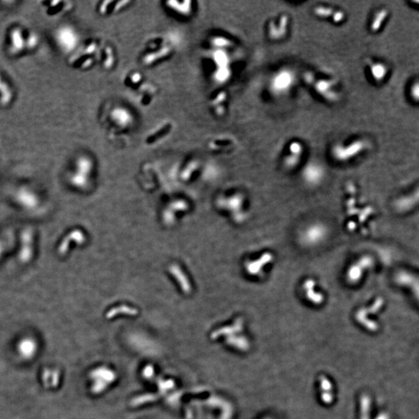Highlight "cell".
I'll list each match as a JSON object with an SVG mask.
<instances>
[{
	"label": "cell",
	"instance_id": "15",
	"mask_svg": "<svg viewBox=\"0 0 419 419\" xmlns=\"http://www.w3.org/2000/svg\"><path fill=\"white\" fill-rule=\"evenodd\" d=\"M316 282L315 279H306L302 284V290L306 299L315 305H320L324 301V296L323 294L315 291Z\"/></svg>",
	"mask_w": 419,
	"mask_h": 419
},
{
	"label": "cell",
	"instance_id": "2",
	"mask_svg": "<svg viewBox=\"0 0 419 419\" xmlns=\"http://www.w3.org/2000/svg\"><path fill=\"white\" fill-rule=\"evenodd\" d=\"M368 148V142L356 138L348 142H339L331 149L332 158L338 162H348L357 158Z\"/></svg>",
	"mask_w": 419,
	"mask_h": 419
},
{
	"label": "cell",
	"instance_id": "8",
	"mask_svg": "<svg viewBox=\"0 0 419 419\" xmlns=\"http://www.w3.org/2000/svg\"><path fill=\"white\" fill-rule=\"evenodd\" d=\"M14 200L18 206L25 211H34L41 204V199L35 191L22 186L14 193Z\"/></svg>",
	"mask_w": 419,
	"mask_h": 419
},
{
	"label": "cell",
	"instance_id": "26",
	"mask_svg": "<svg viewBox=\"0 0 419 419\" xmlns=\"http://www.w3.org/2000/svg\"><path fill=\"white\" fill-rule=\"evenodd\" d=\"M38 43H39V37L37 34L31 32L25 39V49H27L28 50H34L37 48Z\"/></svg>",
	"mask_w": 419,
	"mask_h": 419
},
{
	"label": "cell",
	"instance_id": "14",
	"mask_svg": "<svg viewBox=\"0 0 419 419\" xmlns=\"http://www.w3.org/2000/svg\"><path fill=\"white\" fill-rule=\"evenodd\" d=\"M74 242L75 245H82L86 242V235L80 229H74L64 237L62 242L58 246V253L60 255H65L69 249L70 245Z\"/></svg>",
	"mask_w": 419,
	"mask_h": 419
},
{
	"label": "cell",
	"instance_id": "10",
	"mask_svg": "<svg viewBox=\"0 0 419 419\" xmlns=\"http://www.w3.org/2000/svg\"><path fill=\"white\" fill-rule=\"evenodd\" d=\"M304 147L303 144L298 141H293L287 146L285 156L283 158V164L287 170L295 169L300 164L304 156Z\"/></svg>",
	"mask_w": 419,
	"mask_h": 419
},
{
	"label": "cell",
	"instance_id": "19",
	"mask_svg": "<svg viewBox=\"0 0 419 419\" xmlns=\"http://www.w3.org/2000/svg\"><path fill=\"white\" fill-rule=\"evenodd\" d=\"M389 11L387 9H380L372 15L370 22V30L372 33H378L384 27L389 17Z\"/></svg>",
	"mask_w": 419,
	"mask_h": 419
},
{
	"label": "cell",
	"instance_id": "21",
	"mask_svg": "<svg viewBox=\"0 0 419 419\" xmlns=\"http://www.w3.org/2000/svg\"><path fill=\"white\" fill-rule=\"evenodd\" d=\"M93 170V162L90 157L82 155L74 162V171L77 173L90 177Z\"/></svg>",
	"mask_w": 419,
	"mask_h": 419
},
{
	"label": "cell",
	"instance_id": "9",
	"mask_svg": "<svg viewBox=\"0 0 419 419\" xmlns=\"http://www.w3.org/2000/svg\"><path fill=\"white\" fill-rule=\"evenodd\" d=\"M290 18L287 14H282L272 19L267 25V35L270 40L279 41L284 39L288 34Z\"/></svg>",
	"mask_w": 419,
	"mask_h": 419
},
{
	"label": "cell",
	"instance_id": "7",
	"mask_svg": "<svg viewBox=\"0 0 419 419\" xmlns=\"http://www.w3.org/2000/svg\"><path fill=\"white\" fill-rule=\"evenodd\" d=\"M325 173V169L320 162L311 161L303 168L301 177L307 186H316L322 183Z\"/></svg>",
	"mask_w": 419,
	"mask_h": 419
},
{
	"label": "cell",
	"instance_id": "6",
	"mask_svg": "<svg viewBox=\"0 0 419 419\" xmlns=\"http://www.w3.org/2000/svg\"><path fill=\"white\" fill-rule=\"evenodd\" d=\"M55 41L60 49L65 53H71L76 49L79 42V37L73 26L64 25L56 30Z\"/></svg>",
	"mask_w": 419,
	"mask_h": 419
},
{
	"label": "cell",
	"instance_id": "5",
	"mask_svg": "<svg viewBox=\"0 0 419 419\" xmlns=\"http://www.w3.org/2000/svg\"><path fill=\"white\" fill-rule=\"evenodd\" d=\"M374 264V259L370 255H363L360 259L355 261L348 267L345 273L347 283L350 285H356L362 281L367 270L372 268Z\"/></svg>",
	"mask_w": 419,
	"mask_h": 419
},
{
	"label": "cell",
	"instance_id": "17",
	"mask_svg": "<svg viewBox=\"0 0 419 419\" xmlns=\"http://www.w3.org/2000/svg\"><path fill=\"white\" fill-rule=\"evenodd\" d=\"M394 279L397 284L412 289V291L416 293V295L418 296L419 281H418V278L412 272H407V271H400L395 276Z\"/></svg>",
	"mask_w": 419,
	"mask_h": 419
},
{
	"label": "cell",
	"instance_id": "12",
	"mask_svg": "<svg viewBox=\"0 0 419 419\" xmlns=\"http://www.w3.org/2000/svg\"><path fill=\"white\" fill-rule=\"evenodd\" d=\"M314 14L321 20H328L334 25H340L345 21V13L340 9L329 6H318L314 9Z\"/></svg>",
	"mask_w": 419,
	"mask_h": 419
},
{
	"label": "cell",
	"instance_id": "24",
	"mask_svg": "<svg viewBox=\"0 0 419 419\" xmlns=\"http://www.w3.org/2000/svg\"><path fill=\"white\" fill-rule=\"evenodd\" d=\"M13 97L11 88L2 79L0 74V103L2 106H7L11 102Z\"/></svg>",
	"mask_w": 419,
	"mask_h": 419
},
{
	"label": "cell",
	"instance_id": "1",
	"mask_svg": "<svg viewBox=\"0 0 419 419\" xmlns=\"http://www.w3.org/2000/svg\"><path fill=\"white\" fill-rule=\"evenodd\" d=\"M303 80L317 96L326 102L333 103L340 99L338 83L334 78L320 76L313 72L307 71L303 74Z\"/></svg>",
	"mask_w": 419,
	"mask_h": 419
},
{
	"label": "cell",
	"instance_id": "20",
	"mask_svg": "<svg viewBox=\"0 0 419 419\" xmlns=\"http://www.w3.org/2000/svg\"><path fill=\"white\" fill-rule=\"evenodd\" d=\"M128 110L124 108H121V107H117L112 110L110 114V118L112 121H114L116 125H118L120 127H127L129 123L132 121L131 115L128 113Z\"/></svg>",
	"mask_w": 419,
	"mask_h": 419
},
{
	"label": "cell",
	"instance_id": "18",
	"mask_svg": "<svg viewBox=\"0 0 419 419\" xmlns=\"http://www.w3.org/2000/svg\"><path fill=\"white\" fill-rule=\"evenodd\" d=\"M25 49V38L23 30L20 27H16L10 33V48L9 51L13 54H18Z\"/></svg>",
	"mask_w": 419,
	"mask_h": 419
},
{
	"label": "cell",
	"instance_id": "28",
	"mask_svg": "<svg viewBox=\"0 0 419 419\" xmlns=\"http://www.w3.org/2000/svg\"><path fill=\"white\" fill-rule=\"evenodd\" d=\"M105 53H106V58L104 60V67L106 69H110L113 66L114 63V57L113 54V50L110 48H106L105 49Z\"/></svg>",
	"mask_w": 419,
	"mask_h": 419
},
{
	"label": "cell",
	"instance_id": "11",
	"mask_svg": "<svg viewBox=\"0 0 419 419\" xmlns=\"http://www.w3.org/2000/svg\"><path fill=\"white\" fill-rule=\"evenodd\" d=\"M21 245L18 252L19 260L26 264L30 263L34 257L33 248V233L30 229H25L21 236Z\"/></svg>",
	"mask_w": 419,
	"mask_h": 419
},
{
	"label": "cell",
	"instance_id": "27",
	"mask_svg": "<svg viewBox=\"0 0 419 419\" xmlns=\"http://www.w3.org/2000/svg\"><path fill=\"white\" fill-rule=\"evenodd\" d=\"M94 59L90 56L86 57V56H80L79 58H77L76 61L74 62L75 67L80 68V69H88L91 67L93 65Z\"/></svg>",
	"mask_w": 419,
	"mask_h": 419
},
{
	"label": "cell",
	"instance_id": "30",
	"mask_svg": "<svg viewBox=\"0 0 419 419\" xmlns=\"http://www.w3.org/2000/svg\"><path fill=\"white\" fill-rule=\"evenodd\" d=\"M97 50H98V47H97V44H96L95 42H93V43L89 44V45H88L87 46L83 49L82 52V55L81 56L91 55V54L97 52Z\"/></svg>",
	"mask_w": 419,
	"mask_h": 419
},
{
	"label": "cell",
	"instance_id": "4",
	"mask_svg": "<svg viewBox=\"0 0 419 419\" xmlns=\"http://www.w3.org/2000/svg\"><path fill=\"white\" fill-rule=\"evenodd\" d=\"M329 235V228L322 222H314L300 231L298 240L305 248H316L325 242Z\"/></svg>",
	"mask_w": 419,
	"mask_h": 419
},
{
	"label": "cell",
	"instance_id": "29",
	"mask_svg": "<svg viewBox=\"0 0 419 419\" xmlns=\"http://www.w3.org/2000/svg\"><path fill=\"white\" fill-rule=\"evenodd\" d=\"M409 94L412 100L416 102H419V86L417 80L412 83V86H410Z\"/></svg>",
	"mask_w": 419,
	"mask_h": 419
},
{
	"label": "cell",
	"instance_id": "25",
	"mask_svg": "<svg viewBox=\"0 0 419 419\" xmlns=\"http://www.w3.org/2000/svg\"><path fill=\"white\" fill-rule=\"evenodd\" d=\"M417 198L414 199L412 196L405 197L401 198V199L400 198L395 203V207L397 208V211H400H400L403 212V211H409L411 209L413 208L414 205L417 203Z\"/></svg>",
	"mask_w": 419,
	"mask_h": 419
},
{
	"label": "cell",
	"instance_id": "16",
	"mask_svg": "<svg viewBox=\"0 0 419 419\" xmlns=\"http://www.w3.org/2000/svg\"><path fill=\"white\" fill-rule=\"evenodd\" d=\"M272 261H273L272 254L267 252L263 254L257 260L247 263L246 270L252 276H259L263 271V269L267 265L272 263Z\"/></svg>",
	"mask_w": 419,
	"mask_h": 419
},
{
	"label": "cell",
	"instance_id": "3",
	"mask_svg": "<svg viewBox=\"0 0 419 419\" xmlns=\"http://www.w3.org/2000/svg\"><path fill=\"white\" fill-rule=\"evenodd\" d=\"M296 82V74L291 68L279 69L272 74L269 82V90L272 96L283 97L288 94Z\"/></svg>",
	"mask_w": 419,
	"mask_h": 419
},
{
	"label": "cell",
	"instance_id": "13",
	"mask_svg": "<svg viewBox=\"0 0 419 419\" xmlns=\"http://www.w3.org/2000/svg\"><path fill=\"white\" fill-rule=\"evenodd\" d=\"M367 71L372 80L376 83L384 82L389 74L388 65L380 61L368 60L367 62Z\"/></svg>",
	"mask_w": 419,
	"mask_h": 419
},
{
	"label": "cell",
	"instance_id": "23",
	"mask_svg": "<svg viewBox=\"0 0 419 419\" xmlns=\"http://www.w3.org/2000/svg\"><path fill=\"white\" fill-rule=\"evenodd\" d=\"M19 352L25 359H30L37 351V344L31 339H23L18 346Z\"/></svg>",
	"mask_w": 419,
	"mask_h": 419
},
{
	"label": "cell",
	"instance_id": "22",
	"mask_svg": "<svg viewBox=\"0 0 419 419\" xmlns=\"http://www.w3.org/2000/svg\"><path fill=\"white\" fill-rule=\"evenodd\" d=\"M192 2L184 1V2H168L167 4L172 10L177 12V14L180 17H188L192 14Z\"/></svg>",
	"mask_w": 419,
	"mask_h": 419
}]
</instances>
